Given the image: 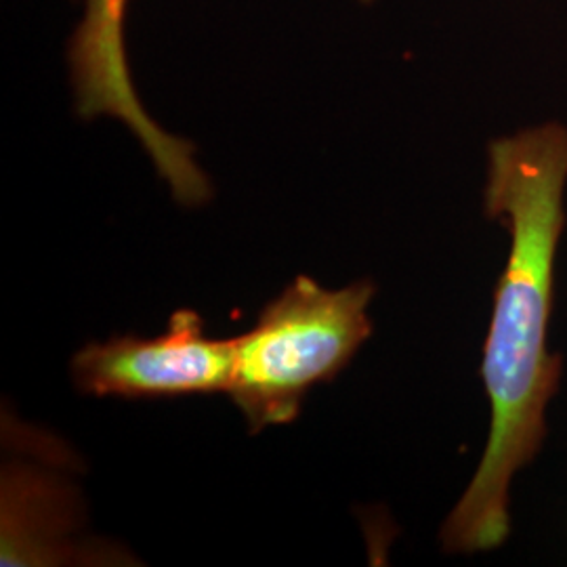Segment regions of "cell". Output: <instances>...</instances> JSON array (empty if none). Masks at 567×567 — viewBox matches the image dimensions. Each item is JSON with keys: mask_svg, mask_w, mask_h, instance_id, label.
<instances>
[{"mask_svg": "<svg viewBox=\"0 0 567 567\" xmlns=\"http://www.w3.org/2000/svg\"><path fill=\"white\" fill-rule=\"evenodd\" d=\"M370 280L339 290L299 276L265 305L257 324L234 339L227 395L250 433L290 425L307 393L334 381L372 334Z\"/></svg>", "mask_w": 567, "mask_h": 567, "instance_id": "cell-2", "label": "cell"}, {"mask_svg": "<svg viewBox=\"0 0 567 567\" xmlns=\"http://www.w3.org/2000/svg\"><path fill=\"white\" fill-rule=\"evenodd\" d=\"M126 0H86L84 18L70 44V72L76 112L82 121L100 116L126 124L140 140L158 175L182 206H203L213 185L196 163V147L166 133L154 121L131 81L122 39Z\"/></svg>", "mask_w": 567, "mask_h": 567, "instance_id": "cell-3", "label": "cell"}, {"mask_svg": "<svg viewBox=\"0 0 567 567\" xmlns=\"http://www.w3.org/2000/svg\"><path fill=\"white\" fill-rule=\"evenodd\" d=\"M567 126L545 122L487 147L484 208L511 234L507 267L494 292L482 379L492 408L482 463L447 515V553H480L507 540L508 492L547 437V408L564 358L550 353L555 261L566 229Z\"/></svg>", "mask_w": 567, "mask_h": 567, "instance_id": "cell-1", "label": "cell"}, {"mask_svg": "<svg viewBox=\"0 0 567 567\" xmlns=\"http://www.w3.org/2000/svg\"><path fill=\"white\" fill-rule=\"evenodd\" d=\"M231 368L234 339L208 337L196 311L179 309L154 339L126 334L82 347L72 379L95 398L158 400L225 393Z\"/></svg>", "mask_w": 567, "mask_h": 567, "instance_id": "cell-4", "label": "cell"}]
</instances>
